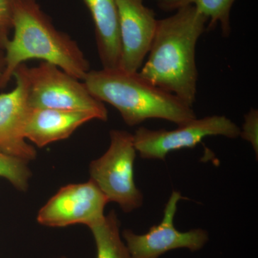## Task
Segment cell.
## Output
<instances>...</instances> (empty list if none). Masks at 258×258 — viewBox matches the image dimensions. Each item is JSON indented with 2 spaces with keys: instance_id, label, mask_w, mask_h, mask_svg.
<instances>
[{
  "instance_id": "1",
  "label": "cell",
  "mask_w": 258,
  "mask_h": 258,
  "mask_svg": "<svg viewBox=\"0 0 258 258\" xmlns=\"http://www.w3.org/2000/svg\"><path fill=\"white\" fill-rule=\"evenodd\" d=\"M208 23V19L192 5L158 20L149 57L139 72L141 76L193 107L198 80L195 51Z\"/></svg>"
},
{
  "instance_id": "2",
  "label": "cell",
  "mask_w": 258,
  "mask_h": 258,
  "mask_svg": "<svg viewBox=\"0 0 258 258\" xmlns=\"http://www.w3.org/2000/svg\"><path fill=\"white\" fill-rule=\"evenodd\" d=\"M14 35L5 42V69L0 89L6 88L20 64L32 59L55 64L80 81L90 63L79 44L57 30L36 0H13Z\"/></svg>"
},
{
  "instance_id": "3",
  "label": "cell",
  "mask_w": 258,
  "mask_h": 258,
  "mask_svg": "<svg viewBox=\"0 0 258 258\" xmlns=\"http://www.w3.org/2000/svg\"><path fill=\"white\" fill-rule=\"evenodd\" d=\"M83 83L95 98L118 110L129 126L150 118L179 125L197 118L193 107L149 83L139 72L120 69L90 71Z\"/></svg>"
},
{
  "instance_id": "4",
  "label": "cell",
  "mask_w": 258,
  "mask_h": 258,
  "mask_svg": "<svg viewBox=\"0 0 258 258\" xmlns=\"http://www.w3.org/2000/svg\"><path fill=\"white\" fill-rule=\"evenodd\" d=\"M110 140L106 153L90 164L91 180L108 201L118 204L123 212L129 213L140 208L144 202L134 179L137 152L134 136L126 131L111 130Z\"/></svg>"
},
{
  "instance_id": "5",
  "label": "cell",
  "mask_w": 258,
  "mask_h": 258,
  "mask_svg": "<svg viewBox=\"0 0 258 258\" xmlns=\"http://www.w3.org/2000/svg\"><path fill=\"white\" fill-rule=\"evenodd\" d=\"M26 75L30 108L91 112L98 120H108L104 103L95 98L84 83L55 64L42 61L35 67L27 66Z\"/></svg>"
},
{
  "instance_id": "6",
  "label": "cell",
  "mask_w": 258,
  "mask_h": 258,
  "mask_svg": "<svg viewBox=\"0 0 258 258\" xmlns=\"http://www.w3.org/2000/svg\"><path fill=\"white\" fill-rule=\"evenodd\" d=\"M240 134V127L230 118L214 115L195 118L178 125L174 130H151L139 127L133 136L136 150L141 157L165 160L169 153L195 147L206 137L222 136L236 139Z\"/></svg>"
},
{
  "instance_id": "7",
  "label": "cell",
  "mask_w": 258,
  "mask_h": 258,
  "mask_svg": "<svg viewBox=\"0 0 258 258\" xmlns=\"http://www.w3.org/2000/svg\"><path fill=\"white\" fill-rule=\"evenodd\" d=\"M108 203L106 195L91 179L66 185L40 209L37 221L50 227L84 225L90 228L103 220Z\"/></svg>"
},
{
  "instance_id": "8",
  "label": "cell",
  "mask_w": 258,
  "mask_h": 258,
  "mask_svg": "<svg viewBox=\"0 0 258 258\" xmlns=\"http://www.w3.org/2000/svg\"><path fill=\"white\" fill-rule=\"evenodd\" d=\"M182 199L179 191H173L160 223L153 226L147 233L138 235L131 230L123 231V237L132 258H159L173 249L184 248L195 252L203 248L209 240L206 230L181 232L174 226L178 203Z\"/></svg>"
},
{
  "instance_id": "9",
  "label": "cell",
  "mask_w": 258,
  "mask_h": 258,
  "mask_svg": "<svg viewBox=\"0 0 258 258\" xmlns=\"http://www.w3.org/2000/svg\"><path fill=\"white\" fill-rule=\"evenodd\" d=\"M119 18L121 56L119 69L139 72L149 53L157 30L154 10L144 0H115Z\"/></svg>"
},
{
  "instance_id": "10",
  "label": "cell",
  "mask_w": 258,
  "mask_h": 258,
  "mask_svg": "<svg viewBox=\"0 0 258 258\" xmlns=\"http://www.w3.org/2000/svg\"><path fill=\"white\" fill-rule=\"evenodd\" d=\"M26 67L25 63L20 64L15 71L14 89L0 93V151L29 162L35 160L37 152L23 136L30 108Z\"/></svg>"
},
{
  "instance_id": "11",
  "label": "cell",
  "mask_w": 258,
  "mask_h": 258,
  "mask_svg": "<svg viewBox=\"0 0 258 258\" xmlns=\"http://www.w3.org/2000/svg\"><path fill=\"white\" fill-rule=\"evenodd\" d=\"M94 119H98V117L91 112L30 107L24 125L23 136L37 147L42 148L69 138L76 129Z\"/></svg>"
},
{
  "instance_id": "12",
  "label": "cell",
  "mask_w": 258,
  "mask_h": 258,
  "mask_svg": "<svg viewBox=\"0 0 258 258\" xmlns=\"http://www.w3.org/2000/svg\"><path fill=\"white\" fill-rule=\"evenodd\" d=\"M95 26L97 49L104 69H119L120 45L119 18L115 0H83Z\"/></svg>"
},
{
  "instance_id": "13",
  "label": "cell",
  "mask_w": 258,
  "mask_h": 258,
  "mask_svg": "<svg viewBox=\"0 0 258 258\" xmlns=\"http://www.w3.org/2000/svg\"><path fill=\"white\" fill-rule=\"evenodd\" d=\"M161 10L171 12L192 5L208 19L207 30H213L220 24L222 34L228 37L231 32L230 11L235 0H157Z\"/></svg>"
},
{
  "instance_id": "14",
  "label": "cell",
  "mask_w": 258,
  "mask_h": 258,
  "mask_svg": "<svg viewBox=\"0 0 258 258\" xmlns=\"http://www.w3.org/2000/svg\"><path fill=\"white\" fill-rule=\"evenodd\" d=\"M120 221L112 210L102 221L90 227L96 242V258H132L120 234Z\"/></svg>"
},
{
  "instance_id": "15",
  "label": "cell",
  "mask_w": 258,
  "mask_h": 258,
  "mask_svg": "<svg viewBox=\"0 0 258 258\" xmlns=\"http://www.w3.org/2000/svg\"><path fill=\"white\" fill-rule=\"evenodd\" d=\"M31 176L28 161L0 151V177L8 180L19 191H25Z\"/></svg>"
},
{
  "instance_id": "16",
  "label": "cell",
  "mask_w": 258,
  "mask_h": 258,
  "mask_svg": "<svg viewBox=\"0 0 258 258\" xmlns=\"http://www.w3.org/2000/svg\"><path fill=\"white\" fill-rule=\"evenodd\" d=\"M258 111L257 110L251 108L250 111L244 115V122L242 129L240 128V137L247 141L253 147L256 155L257 156L258 141Z\"/></svg>"
},
{
  "instance_id": "17",
  "label": "cell",
  "mask_w": 258,
  "mask_h": 258,
  "mask_svg": "<svg viewBox=\"0 0 258 258\" xmlns=\"http://www.w3.org/2000/svg\"><path fill=\"white\" fill-rule=\"evenodd\" d=\"M13 0H0V30L9 34L13 28Z\"/></svg>"
},
{
  "instance_id": "18",
  "label": "cell",
  "mask_w": 258,
  "mask_h": 258,
  "mask_svg": "<svg viewBox=\"0 0 258 258\" xmlns=\"http://www.w3.org/2000/svg\"><path fill=\"white\" fill-rule=\"evenodd\" d=\"M8 38H9V34L0 30V82H1L5 69V45Z\"/></svg>"
},
{
  "instance_id": "19",
  "label": "cell",
  "mask_w": 258,
  "mask_h": 258,
  "mask_svg": "<svg viewBox=\"0 0 258 258\" xmlns=\"http://www.w3.org/2000/svg\"><path fill=\"white\" fill-rule=\"evenodd\" d=\"M59 258H66V257H59Z\"/></svg>"
}]
</instances>
